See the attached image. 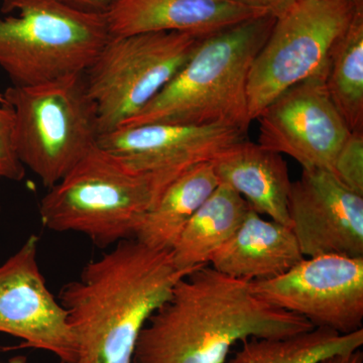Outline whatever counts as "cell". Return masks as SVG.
<instances>
[{
	"instance_id": "6da1fadb",
	"label": "cell",
	"mask_w": 363,
	"mask_h": 363,
	"mask_svg": "<svg viewBox=\"0 0 363 363\" xmlns=\"http://www.w3.org/2000/svg\"><path fill=\"white\" fill-rule=\"evenodd\" d=\"M313 328L304 318L260 298L253 281L206 264L184 276L147 320L133 363H223L238 342Z\"/></svg>"
},
{
	"instance_id": "7a4b0ae2",
	"label": "cell",
	"mask_w": 363,
	"mask_h": 363,
	"mask_svg": "<svg viewBox=\"0 0 363 363\" xmlns=\"http://www.w3.org/2000/svg\"><path fill=\"white\" fill-rule=\"evenodd\" d=\"M192 271L179 269L171 250L135 238L88 262L58 297L77 342L75 363H133L147 320Z\"/></svg>"
},
{
	"instance_id": "3957f363",
	"label": "cell",
	"mask_w": 363,
	"mask_h": 363,
	"mask_svg": "<svg viewBox=\"0 0 363 363\" xmlns=\"http://www.w3.org/2000/svg\"><path fill=\"white\" fill-rule=\"evenodd\" d=\"M274 21L266 14L208 35L169 84L121 126L162 123L247 131L252 121L248 75Z\"/></svg>"
},
{
	"instance_id": "277c9868",
	"label": "cell",
	"mask_w": 363,
	"mask_h": 363,
	"mask_svg": "<svg viewBox=\"0 0 363 363\" xmlns=\"http://www.w3.org/2000/svg\"><path fill=\"white\" fill-rule=\"evenodd\" d=\"M0 68L28 87L84 73L111 39L105 14L60 0H4Z\"/></svg>"
},
{
	"instance_id": "5b68a950",
	"label": "cell",
	"mask_w": 363,
	"mask_h": 363,
	"mask_svg": "<svg viewBox=\"0 0 363 363\" xmlns=\"http://www.w3.org/2000/svg\"><path fill=\"white\" fill-rule=\"evenodd\" d=\"M156 201L149 179L97 145L49 188L39 213L49 230L81 233L107 248L135 238L143 215Z\"/></svg>"
},
{
	"instance_id": "8992f818",
	"label": "cell",
	"mask_w": 363,
	"mask_h": 363,
	"mask_svg": "<svg viewBox=\"0 0 363 363\" xmlns=\"http://www.w3.org/2000/svg\"><path fill=\"white\" fill-rule=\"evenodd\" d=\"M4 96L14 114L18 159L45 188L56 185L97 147L96 107L84 73L45 84L11 86Z\"/></svg>"
},
{
	"instance_id": "52a82bcc",
	"label": "cell",
	"mask_w": 363,
	"mask_h": 363,
	"mask_svg": "<svg viewBox=\"0 0 363 363\" xmlns=\"http://www.w3.org/2000/svg\"><path fill=\"white\" fill-rule=\"evenodd\" d=\"M206 37L179 32L111 37L84 72L86 87L96 107L100 135L145 108Z\"/></svg>"
},
{
	"instance_id": "ba28073f",
	"label": "cell",
	"mask_w": 363,
	"mask_h": 363,
	"mask_svg": "<svg viewBox=\"0 0 363 363\" xmlns=\"http://www.w3.org/2000/svg\"><path fill=\"white\" fill-rule=\"evenodd\" d=\"M363 0H294L276 16L247 82L252 121L292 86L322 73Z\"/></svg>"
},
{
	"instance_id": "9c48e42d",
	"label": "cell",
	"mask_w": 363,
	"mask_h": 363,
	"mask_svg": "<svg viewBox=\"0 0 363 363\" xmlns=\"http://www.w3.org/2000/svg\"><path fill=\"white\" fill-rule=\"evenodd\" d=\"M267 303L342 335L363 329V257H304L285 274L253 281Z\"/></svg>"
},
{
	"instance_id": "30bf717a",
	"label": "cell",
	"mask_w": 363,
	"mask_h": 363,
	"mask_svg": "<svg viewBox=\"0 0 363 363\" xmlns=\"http://www.w3.org/2000/svg\"><path fill=\"white\" fill-rule=\"evenodd\" d=\"M255 121L262 147L292 157L303 169L331 174L351 133L329 96L324 71L281 93Z\"/></svg>"
},
{
	"instance_id": "8fae6325",
	"label": "cell",
	"mask_w": 363,
	"mask_h": 363,
	"mask_svg": "<svg viewBox=\"0 0 363 363\" xmlns=\"http://www.w3.org/2000/svg\"><path fill=\"white\" fill-rule=\"evenodd\" d=\"M39 243V236L32 234L0 264V333L21 339V347L48 351L62 363H75V335L40 271Z\"/></svg>"
},
{
	"instance_id": "7c38bea8",
	"label": "cell",
	"mask_w": 363,
	"mask_h": 363,
	"mask_svg": "<svg viewBox=\"0 0 363 363\" xmlns=\"http://www.w3.org/2000/svg\"><path fill=\"white\" fill-rule=\"evenodd\" d=\"M247 133L226 126L150 123L119 126L100 135L98 145L149 179L157 201L176 179L211 162L222 150L247 138Z\"/></svg>"
},
{
	"instance_id": "4fadbf2b",
	"label": "cell",
	"mask_w": 363,
	"mask_h": 363,
	"mask_svg": "<svg viewBox=\"0 0 363 363\" xmlns=\"http://www.w3.org/2000/svg\"><path fill=\"white\" fill-rule=\"evenodd\" d=\"M290 227L304 257H363V196L330 172L303 169L289 195Z\"/></svg>"
},
{
	"instance_id": "5bb4252c",
	"label": "cell",
	"mask_w": 363,
	"mask_h": 363,
	"mask_svg": "<svg viewBox=\"0 0 363 363\" xmlns=\"http://www.w3.org/2000/svg\"><path fill=\"white\" fill-rule=\"evenodd\" d=\"M266 11L233 0H118L105 13L111 37L179 32L209 35Z\"/></svg>"
},
{
	"instance_id": "9a60e30c",
	"label": "cell",
	"mask_w": 363,
	"mask_h": 363,
	"mask_svg": "<svg viewBox=\"0 0 363 363\" xmlns=\"http://www.w3.org/2000/svg\"><path fill=\"white\" fill-rule=\"evenodd\" d=\"M210 162L219 185L240 195L257 213L290 226L288 204L293 182L281 154L245 138Z\"/></svg>"
},
{
	"instance_id": "2e32d148",
	"label": "cell",
	"mask_w": 363,
	"mask_h": 363,
	"mask_svg": "<svg viewBox=\"0 0 363 363\" xmlns=\"http://www.w3.org/2000/svg\"><path fill=\"white\" fill-rule=\"evenodd\" d=\"M304 259L290 226L267 219L250 209L230 238L216 250L209 266L250 281L285 274Z\"/></svg>"
},
{
	"instance_id": "e0dca14e",
	"label": "cell",
	"mask_w": 363,
	"mask_h": 363,
	"mask_svg": "<svg viewBox=\"0 0 363 363\" xmlns=\"http://www.w3.org/2000/svg\"><path fill=\"white\" fill-rule=\"evenodd\" d=\"M218 185L211 162L189 169L145 212L135 240L155 250H172L189 220Z\"/></svg>"
},
{
	"instance_id": "ac0fdd59",
	"label": "cell",
	"mask_w": 363,
	"mask_h": 363,
	"mask_svg": "<svg viewBox=\"0 0 363 363\" xmlns=\"http://www.w3.org/2000/svg\"><path fill=\"white\" fill-rule=\"evenodd\" d=\"M248 211L250 206L240 195L218 185L189 220L172 248L176 267L191 271L209 264L213 253L233 236Z\"/></svg>"
},
{
	"instance_id": "d6986e66",
	"label": "cell",
	"mask_w": 363,
	"mask_h": 363,
	"mask_svg": "<svg viewBox=\"0 0 363 363\" xmlns=\"http://www.w3.org/2000/svg\"><path fill=\"white\" fill-rule=\"evenodd\" d=\"M363 329L342 335L324 328L274 338H250L223 363H320L337 353L362 350Z\"/></svg>"
},
{
	"instance_id": "ffe728a7",
	"label": "cell",
	"mask_w": 363,
	"mask_h": 363,
	"mask_svg": "<svg viewBox=\"0 0 363 363\" xmlns=\"http://www.w3.org/2000/svg\"><path fill=\"white\" fill-rule=\"evenodd\" d=\"M324 80L350 130H363V6L332 49Z\"/></svg>"
},
{
	"instance_id": "44dd1931",
	"label": "cell",
	"mask_w": 363,
	"mask_h": 363,
	"mask_svg": "<svg viewBox=\"0 0 363 363\" xmlns=\"http://www.w3.org/2000/svg\"><path fill=\"white\" fill-rule=\"evenodd\" d=\"M332 174L346 188L363 196V130L351 131L335 157Z\"/></svg>"
},
{
	"instance_id": "7402d4cb",
	"label": "cell",
	"mask_w": 363,
	"mask_h": 363,
	"mask_svg": "<svg viewBox=\"0 0 363 363\" xmlns=\"http://www.w3.org/2000/svg\"><path fill=\"white\" fill-rule=\"evenodd\" d=\"M14 128L13 109L0 104V179L18 182L25 177L26 168L16 152Z\"/></svg>"
},
{
	"instance_id": "603a6c76",
	"label": "cell",
	"mask_w": 363,
	"mask_h": 363,
	"mask_svg": "<svg viewBox=\"0 0 363 363\" xmlns=\"http://www.w3.org/2000/svg\"><path fill=\"white\" fill-rule=\"evenodd\" d=\"M241 6L257 9V11H266L272 16H277L281 13L286 7L290 6L294 0H233Z\"/></svg>"
},
{
	"instance_id": "cb8c5ba5",
	"label": "cell",
	"mask_w": 363,
	"mask_h": 363,
	"mask_svg": "<svg viewBox=\"0 0 363 363\" xmlns=\"http://www.w3.org/2000/svg\"><path fill=\"white\" fill-rule=\"evenodd\" d=\"M60 1L87 13L105 14L118 0H60Z\"/></svg>"
},
{
	"instance_id": "d4e9b609",
	"label": "cell",
	"mask_w": 363,
	"mask_h": 363,
	"mask_svg": "<svg viewBox=\"0 0 363 363\" xmlns=\"http://www.w3.org/2000/svg\"><path fill=\"white\" fill-rule=\"evenodd\" d=\"M320 363H363V352L362 350H357L337 353L325 358Z\"/></svg>"
},
{
	"instance_id": "484cf974",
	"label": "cell",
	"mask_w": 363,
	"mask_h": 363,
	"mask_svg": "<svg viewBox=\"0 0 363 363\" xmlns=\"http://www.w3.org/2000/svg\"><path fill=\"white\" fill-rule=\"evenodd\" d=\"M0 104H6L4 99V93H0Z\"/></svg>"
},
{
	"instance_id": "4316f807",
	"label": "cell",
	"mask_w": 363,
	"mask_h": 363,
	"mask_svg": "<svg viewBox=\"0 0 363 363\" xmlns=\"http://www.w3.org/2000/svg\"><path fill=\"white\" fill-rule=\"evenodd\" d=\"M0 212H1V207H0Z\"/></svg>"
},
{
	"instance_id": "83f0119b",
	"label": "cell",
	"mask_w": 363,
	"mask_h": 363,
	"mask_svg": "<svg viewBox=\"0 0 363 363\" xmlns=\"http://www.w3.org/2000/svg\"><path fill=\"white\" fill-rule=\"evenodd\" d=\"M0 363H2V362H0ZM16 363H18V362H16ZM62 363V362H61Z\"/></svg>"
}]
</instances>
